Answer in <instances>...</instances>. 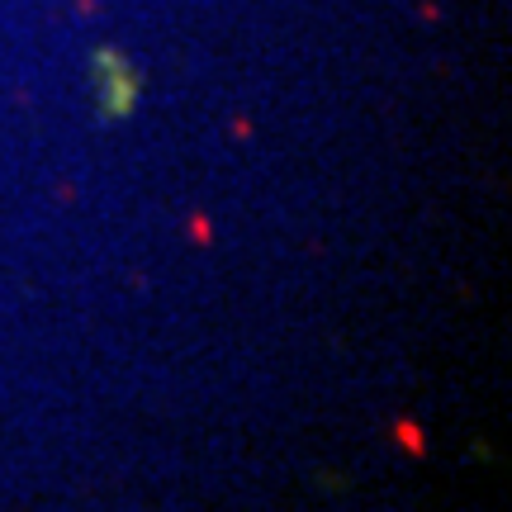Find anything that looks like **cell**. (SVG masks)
I'll return each instance as SVG.
<instances>
[{
  "instance_id": "obj_1",
  "label": "cell",
  "mask_w": 512,
  "mask_h": 512,
  "mask_svg": "<svg viewBox=\"0 0 512 512\" xmlns=\"http://www.w3.org/2000/svg\"><path fill=\"white\" fill-rule=\"evenodd\" d=\"M95 72V100H100V114L105 119H128L133 105H138V72H133V62L124 53H114V48H100L91 62Z\"/></svg>"
}]
</instances>
